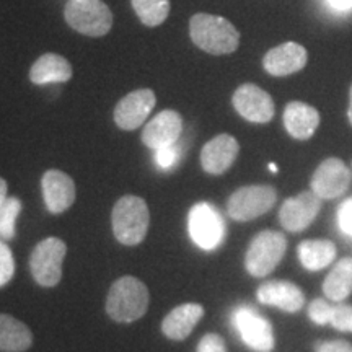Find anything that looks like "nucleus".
Returning a JSON list of instances; mask_svg holds the SVG:
<instances>
[{
	"label": "nucleus",
	"instance_id": "obj_1",
	"mask_svg": "<svg viewBox=\"0 0 352 352\" xmlns=\"http://www.w3.org/2000/svg\"><path fill=\"white\" fill-rule=\"evenodd\" d=\"M189 36L199 50L212 56L232 54L240 44L239 30L228 20L210 13H196L191 16Z\"/></svg>",
	"mask_w": 352,
	"mask_h": 352
},
{
	"label": "nucleus",
	"instance_id": "obj_2",
	"mask_svg": "<svg viewBox=\"0 0 352 352\" xmlns=\"http://www.w3.org/2000/svg\"><path fill=\"white\" fill-rule=\"evenodd\" d=\"M148 289L142 280L124 276L111 285L107 298V314L120 323H132L142 318L148 308Z\"/></svg>",
	"mask_w": 352,
	"mask_h": 352
},
{
	"label": "nucleus",
	"instance_id": "obj_3",
	"mask_svg": "<svg viewBox=\"0 0 352 352\" xmlns=\"http://www.w3.org/2000/svg\"><path fill=\"white\" fill-rule=\"evenodd\" d=\"M113 233L120 243L135 246L142 243L151 226L147 202L139 196H122L111 212Z\"/></svg>",
	"mask_w": 352,
	"mask_h": 352
},
{
	"label": "nucleus",
	"instance_id": "obj_4",
	"mask_svg": "<svg viewBox=\"0 0 352 352\" xmlns=\"http://www.w3.org/2000/svg\"><path fill=\"white\" fill-rule=\"evenodd\" d=\"M67 25L85 36H104L113 26V13L101 0H69L64 8Z\"/></svg>",
	"mask_w": 352,
	"mask_h": 352
},
{
	"label": "nucleus",
	"instance_id": "obj_5",
	"mask_svg": "<svg viewBox=\"0 0 352 352\" xmlns=\"http://www.w3.org/2000/svg\"><path fill=\"white\" fill-rule=\"evenodd\" d=\"M287 240L280 232L264 230L259 232L252 240L245 254V267L250 276L264 277L276 270L283 261Z\"/></svg>",
	"mask_w": 352,
	"mask_h": 352
},
{
	"label": "nucleus",
	"instance_id": "obj_6",
	"mask_svg": "<svg viewBox=\"0 0 352 352\" xmlns=\"http://www.w3.org/2000/svg\"><path fill=\"white\" fill-rule=\"evenodd\" d=\"M277 192L267 184H252L236 189L227 201V214L236 222H250L270 212L276 204Z\"/></svg>",
	"mask_w": 352,
	"mask_h": 352
},
{
	"label": "nucleus",
	"instance_id": "obj_7",
	"mask_svg": "<svg viewBox=\"0 0 352 352\" xmlns=\"http://www.w3.org/2000/svg\"><path fill=\"white\" fill-rule=\"evenodd\" d=\"M65 253L67 245L56 236H50L34 246L30 256V270L33 279L41 287H54L60 283Z\"/></svg>",
	"mask_w": 352,
	"mask_h": 352
},
{
	"label": "nucleus",
	"instance_id": "obj_8",
	"mask_svg": "<svg viewBox=\"0 0 352 352\" xmlns=\"http://www.w3.org/2000/svg\"><path fill=\"white\" fill-rule=\"evenodd\" d=\"M188 228L191 240L206 252L217 248L226 236V223L222 215L208 202H199L189 210Z\"/></svg>",
	"mask_w": 352,
	"mask_h": 352
},
{
	"label": "nucleus",
	"instance_id": "obj_9",
	"mask_svg": "<svg viewBox=\"0 0 352 352\" xmlns=\"http://www.w3.org/2000/svg\"><path fill=\"white\" fill-rule=\"evenodd\" d=\"M232 324L240 334L241 341L256 352L274 349V333L271 323L252 307H239L232 314Z\"/></svg>",
	"mask_w": 352,
	"mask_h": 352
},
{
	"label": "nucleus",
	"instance_id": "obj_10",
	"mask_svg": "<svg viewBox=\"0 0 352 352\" xmlns=\"http://www.w3.org/2000/svg\"><path fill=\"white\" fill-rule=\"evenodd\" d=\"M310 184L320 199H336L351 186V170L340 158L329 157L315 170Z\"/></svg>",
	"mask_w": 352,
	"mask_h": 352
},
{
	"label": "nucleus",
	"instance_id": "obj_11",
	"mask_svg": "<svg viewBox=\"0 0 352 352\" xmlns=\"http://www.w3.org/2000/svg\"><path fill=\"white\" fill-rule=\"evenodd\" d=\"M232 103L236 113L250 122L264 124L274 118V101L271 95L253 83H243L236 88Z\"/></svg>",
	"mask_w": 352,
	"mask_h": 352
},
{
	"label": "nucleus",
	"instance_id": "obj_12",
	"mask_svg": "<svg viewBox=\"0 0 352 352\" xmlns=\"http://www.w3.org/2000/svg\"><path fill=\"white\" fill-rule=\"evenodd\" d=\"M321 201L314 191H303L300 195L284 201L279 210V222L284 230L290 233L303 232L314 223L321 210Z\"/></svg>",
	"mask_w": 352,
	"mask_h": 352
},
{
	"label": "nucleus",
	"instance_id": "obj_13",
	"mask_svg": "<svg viewBox=\"0 0 352 352\" xmlns=\"http://www.w3.org/2000/svg\"><path fill=\"white\" fill-rule=\"evenodd\" d=\"M155 94L151 88H139L131 91L114 108V122L122 131H134L142 126L155 108Z\"/></svg>",
	"mask_w": 352,
	"mask_h": 352
},
{
	"label": "nucleus",
	"instance_id": "obj_14",
	"mask_svg": "<svg viewBox=\"0 0 352 352\" xmlns=\"http://www.w3.org/2000/svg\"><path fill=\"white\" fill-rule=\"evenodd\" d=\"M183 131L182 114L173 111V109H165L158 113L152 121L142 131V142L145 147L158 151V148L170 147L178 142L179 135Z\"/></svg>",
	"mask_w": 352,
	"mask_h": 352
},
{
	"label": "nucleus",
	"instance_id": "obj_15",
	"mask_svg": "<svg viewBox=\"0 0 352 352\" xmlns=\"http://www.w3.org/2000/svg\"><path fill=\"white\" fill-rule=\"evenodd\" d=\"M307 60L305 47L289 41L267 51L263 57V67L272 77H287L305 67Z\"/></svg>",
	"mask_w": 352,
	"mask_h": 352
},
{
	"label": "nucleus",
	"instance_id": "obj_16",
	"mask_svg": "<svg viewBox=\"0 0 352 352\" xmlns=\"http://www.w3.org/2000/svg\"><path fill=\"white\" fill-rule=\"evenodd\" d=\"M44 204L51 214H63L76 202V183L60 170H47L41 179Z\"/></svg>",
	"mask_w": 352,
	"mask_h": 352
},
{
	"label": "nucleus",
	"instance_id": "obj_17",
	"mask_svg": "<svg viewBox=\"0 0 352 352\" xmlns=\"http://www.w3.org/2000/svg\"><path fill=\"white\" fill-rule=\"evenodd\" d=\"M240 152L239 140L230 134H219L201 151V166L209 175H223Z\"/></svg>",
	"mask_w": 352,
	"mask_h": 352
},
{
	"label": "nucleus",
	"instance_id": "obj_18",
	"mask_svg": "<svg viewBox=\"0 0 352 352\" xmlns=\"http://www.w3.org/2000/svg\"><path fill=\"white\" fill-rule=\"evenodd\" d=\"M258 300L263 305H271L287 314H297L305 305V296L300 287L287 280H270L256 290Z\"/></svg>",
	"mask_w": 352,
	"mask_h": 352
},
{
	"label": "nucleus",
	"instance_id": "obj_19",
	"mask_svg": "<svg viewBox=\"0 0 352 352\" xmlns=\"http://www.w3.org/2000/svg\"><path fill=\"white\" fill-rule=\"evenodd\" d=\"M202 316H204V307L199 303H183L165 316L162 321V333L173 341L186 340Z\"/></svg>",
	"mask_w": 352,
	"mask_h": 352
},
{
	"label": "nucleus",
	"instance_id": "obj_20",
	"mask_svg": "<svg viewBox=\"0 0 352 352\" xmlns=\"http://www.w3.org/2000/svg\"><path fill=\"white\" fill-rule=\"evenodd\" d=\"M285 131L297 140H308L320 126V113L303 101H290L284 109Z\"/></svg>",
	"mask_w": 352,
	"mask_h": 352
},
{
	"label": "nucleus",
	"instance_id": "obj_21",
	"mask_svg": "<svg viewBox=\"0 0 352 352\" xmlns=\"http://www.w3.org/2000/svg\"><path fill=\"white\" fill-rule=\"evenodd\" d=\"M72 74V65L65 57L56 54V52H46L38 60H34L32 69H30V80L36 85L63 83L69 82Z\"/></svg>",
	"mask_w": 352,
	"mask_h": 352
},
{
	"label": "nucleus",
	"instance_id": "obj_22",
	"mask_svg": "<svg viewBox=\"0 0 352 352\" xmlns=\"http://www.w3.org/2000/svg\"><path fill=\"white\" fill-rule=\"evenodd\" d=\"M33 344V334L20 320L0 314V351L23 352Z\"/></svg>",
	"mask_w": 352,
	"mask_h": 352
},
{
	"label": "nucleus",
	"instance_id": "obj_23",
	"mask_svg": "<svg viewBox=\"0 0 352 352\" xmlns=\"http://www.w3.org/2000/svg\"><path fill=\"white\" fill-rule=\"evenodd\" d=\"M298 259L307 271H321L336 259V246L329 240H305L297 248Z\"/></svg>",
	"mask_w": 352,
	"mask_h": 352
},
{
	"label": "nucleus",
	"instance_id": "obj_24",
	"mask_svg": "<svg viewBox=\"0 0 352 352\" xmlns=\"http://www.w3.org/2000/svg\"><path fill=\"white\" fill-rule=\"evenodd\" d=\"M323 294L328 300L342 303L352 294V258H342L334 264L323 283Z\"/></svg>",
	"mask_w": 352,
	"mask_h": 352
},
{
	"label": "nucleus",
	"instance_id": "obj_25",
	"mask_svg": "<svg viewBox=\"0 0 352 352\" xmlns=\"http://www.w3.org/2000/svg\"><path fill=\"white\" fill-rule=\"evenodd\" d=\"M135 15L148 28L160 26L170 15V0H131Z\"/></svg>",
	"mask_w": 352,
	"mask_h": 352
},
{
	"label": "nucleus",
	"instance_id": "obj_26",
	"mask_svg": "<svg viewBox=\"0 0 352 352\" xmlns=\"http://www.w3.org/2000/svg\"><path fill=\"white\" fill-rule=\"evenodd\" d=\"M21 212V201L19 197H7L0 206V240H12L15 236L16 219Z\"/></svg>",
	"mask_w": 352,
	"mask_h": 352
},
{
	"label": "nucleus",
	"instance_id": "obj_27",
	"mask_svg": "<svg viewBox=\"0 0 352 352\" xmlns=\"http://www.w3.org/2000/svg\"><path fill=\"white\" fill-rule=\"evenodd\" d=\"M333 303H329L324 298H315L314 302L308 305V318L314 321L318 327H324L329 324L333 314Z\"/></svg>",
	"mask_w": 352,
	"mask_h": 352
},
{
	"label": "nucleus",
	"instance_id": "obj_28",
	"mask_svg": "<svg viewBox=\"0 0 352 352\" xmlns=\"http://www.w3.org/2000/svg\"><path fill=\"white\" fill-rule=\"evenodd\" d=\"M329 324L334 329L342 333H352V305H346V303H336L333 307L331 321Z\"/></svg>",
	"mask_w": 352,
	"mask_h": 352
},
{
	"label": "nucleus",
	"instance_id": "obj_29",
	"mask_svg": "<svg viewBox=\"0 0 352 352\" xmlns=\"http://www.w3.org/2000/svg\"><path fill=\"white\" fill-rule=\"evenodd\" d=\"M13 272H15V261L10 248L0 240V287L12 280Z\"/></svg>",
	"mask_w": 352,
	"mask_h": 352
},
{
	"label": "nucleus",
	"instance_id": "obj_30",
	"mask_svg": "<svg viewBox=\"0 0 352 352\" xmlns=\"http://www.w3.org/2000/svg\"><path fill=\"white\" fill-rule=\"evenodd\" d=\"M178 160L179 151L178 147H176V144L155 151V164L160 166L162 170H171L176 164H178Z\"/></svg>",
	"mask_w": 352,
	"mask_h": 352
},
{
	"label": "nucleus",
	"instance_id": "obj_31",
	"mask_svg": "<svg viewBox=\"0 0 352 352\" xmlns=\"http://www.w3.org/2000/svg\"><path fill=\"white\" fill-rule=\"evenodd\" d=\"M338 226L346 236L352 239V197L342 202L338 210Z\"/></svg>",
	"mask_w": 352,
	"mask_h": 352
},
{
	"label": "nucleus",
	"instance_id": "obj_32",
	"mask_svg": "<svg viewBox=\"0 0 352 352\" xmlns=\"http://www.w3.org/2000/svg\"><path fill=\"white\" fill-rule=\"evenodd\" d=\"M197 352H227L226 342L219 334L209 333L197 344Z\"/></svg>",
	"mask_w": 352,
	"mask_h": 352
},
{
	"label": "nucleus",
	"instance_id": "obj_33",
	"mask_svg": "<svg viewBox=\"0 0 352 352\" xmlns=\"http://www.w3.org/2000/svg\"><path fill=\"white\" fill-rule=\"evenodd\" d=\"M315 352H352V344L342 340H329L318 342Z\"/></svg>",
	"mask_w": 352,
	"mask_h": 352
},
{
	"label": "nucleus",
	"instance_id": "obj_34",
	"mask_svg": "<svg viewBox=\"0 0 352 352\" xmlns=\"http://www.w3.org/2000/svg\"><path fill=\"white\" fill-rule=\"evenodd\" d=\"M328 3L336 10H349V8H352V0H328Z\"/></svg>",
	"mask_w": 352,
	"mask_h": 352
},
{
	"label": "nucleus",
	"instance_id": "obj_35",
	"mask_svg": "<svg viewBox=\"0 0 352 352\" xmlns=\"http://www.w3.org/2000/svg\"><path fill=\"white\" fill-rule=\"evenodd\" d=\"M7 192H8V186H7V182L3 178H0V206L3 204V202L7 201Z\"/></svg>",
	"mask_w": 352,
	"mask_h": 352
},
{
	"label": "nucleus",
	"instance_id": "obj_36",
	"mask_svg": "<svg viewBox=\"0 0 352 352\" xmlns=\"http://www.w3.org/2000/svg\"><path fill=\"white\" fill-rule=\"evenodd\" d=\"M347 120H349L351 126H352V87L349 90V109H347Z\"/></svg>",
	"mask_w": 352,
	"mask_h": 352
},
{
	"label": "nucleus",
	"instance_id": "obj_37",
	"mask_svg": "<svg viewBox=\"0 0 352 352\" xmlns=\"http://www.w3.org/2000/svg\"><path fill=\"white\" fill-rule=\"evenodd\" d=\"M270 170L272 171V173H276V171H277V166H276V165H272V164H271V165H270Z\"/></svg>",
	"mask_w": 352,
	"mask_h": 352
}]
</instances>
